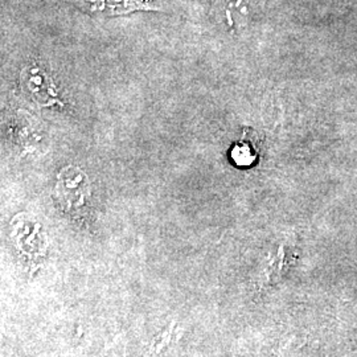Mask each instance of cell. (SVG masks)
Listing matches in <instances>:
<instances>
[{"instance_id": "obj_2", "label": "cell", "mask_w": 357, "mask_h": 357, "mask_svg": "<svg viewBox=\"0 0 357 357\" xmlns=\"http://www.w3.org/2000/svg\"><path fill=\"white\" fill-rule=\"evenodd\" d=\"M257 158V150L252 142L243 139L231 150V159L237 166H252Z\"/></svg>"}, {"instance_id": "obj_1", "label": "cell", "mask_w": 357, "mask_h": 357, "mask_svg": "<svg viewBox=\"0 0 357 357\" xmlns=\"http://www.w3.org/2000/svg\"><path fill=\"white\" fill-rule=\"evenodd\" d=\"M57 192L60 193L61 200H64L69 206L81 205L84 199L89 195L88 180L84 172L75 167H68L60 174V181L57 184Z\"/></svg>"}]
</instances>
